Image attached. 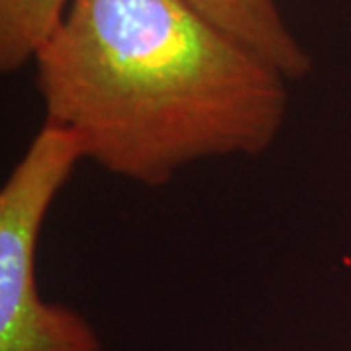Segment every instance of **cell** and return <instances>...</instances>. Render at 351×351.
<instances>
[{"mask_svg": "<svg viewBox=\"0 0 351 351\" xmlns=\"http://www.w3.org/2000/svg\"><path fill=\"white\" fill-rule=\"evenodd\" d=\"M34 63L45 121L147 188L201 160L260 156L287 119L285 75L188 0H71Z\"/></svg>", "mask_w": 351, "mask_h": 351, "instance_id": "1", "label": "cell"}, {"mask_svg": "<svg viewBox=\"0 0 351 351\" xmlns=\"http://www.w3.org/2000/svg\"><path fill=\"white\" fill-rule=\"evenodd\" d=\"M80 160L76 138L45 121L0 189V351H104L82 314L38 287L41 228Z\"/></svg>", "mask_w": 351, "mask_h": 351, "instance_id": "2", "label": "cell"}, {"mask_svg": "<svg viewBox=\"0 0 351 351\" xmlns=\"http://www.w3.org/2000/svg\"><path fill=\"white\" fill-rule=\"evenodd\" d=\"M189 4L281 71L289 82L306 78L313 57L289 27L283 0H188Z\"/></svg>", "mask_w": 351, "mask_h": 351, "instance_id": "3", "label": "cell"}, {"mask_svg": "<svg viewBox=\"0 0 351 351\" xmlns=\"http://www.w3.org/2000/svg\"><path fill=\"white\" fill-rule=\"evenodd\" d=\"M71 0H0V69L14 73L38 57Z\"/></svg>", "mask_w": 351, "mask_h": 351, "instance_id": "4", "label": "cell"}]
</instances>
